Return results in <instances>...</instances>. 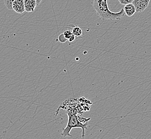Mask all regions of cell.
I'll return each instance as SVG.
<instances>
[{"mask_svg": "<svg viewBox=\"0 0 151 139\" xmlns=\"http://www.w3.org/2000/svg\"><path fill=\"white\" fill-rule=\"evenodd\" d=\"M72 32L73 34L77 37H80L83 34V30L78 26H75L72 29Z\"/></svg>", "mask_w": 151, "mask_h": 139, "instance_id": "7", "label": "cell"}, {"mask_svg": "<svg viewBox=\"0 0 151 139\" xmlns=\"http://www.w3.org/2000/svg\"><path fill=\"white\" fill-rule=\"evenodd\" d=\"M134 0H119V3L122 5H127L128 4L132 3Z\"/></svg>", "mask_w": 151, "mask_h": 139, "instance_id": "11", "label": "cell"}, {"mask_svg": "<svg viewBox=\"0 0 151 139\" xmlns=\"http://www.w3.org/2000/svg\"><path fill=\"white\" fill-rule=\"evenodd\" d=\"M68 120L67 123V126L65 128H63L62 130V132L61 135L63 138H66L67 136L72 137V135L70 134L71 130L73 128H80L82 130V137L85 136V131L87 130L88 123L86 122H81L79 119L78 116H76L75 113L70 112H68Z\"/></svg>", "mask_w": 151, "mask_h": 139, "instance_id": "2", "label": "cell"}, {"mask_svg": "<svg viewBox=\"0 0 151 139\" xmlns=\"http://www.w3.org/2000/svg\"><path fill=\"white\" fill-rule=\"evenodd\" d=\"M123 9L125 12V15L128 17L132 16L136 12V7L132 3L125 5Z\"/></svg>", "mask_w": 151, "mask_h": 139, "instance_id": "6", "label": "cell"}, {"mask_svg": "<svg viewBox=\"0 0 151 139\" xmlns=\"http://www.w3.org/2000/svg\"><path fill=\"white\" fill-rule=\"evenodd\" d=\"M35 1H36V2H37V6H39V5H40V4L41 2H42V0H35Z\"/></svg>", "mask_w": 151, "mask_h": 139, "instance_id": "14", "label": "cell"}, {"mask_svg": "<svg viewBox=\"0 0 151 139\" xmlns=\"http://www.w3.org/2000/svg\"><path fill=\"white\" fill-rule=\"evenodd\" d=\"M75 35H74L73 34V35L70 37V39H69L68 40L69 41V42H73V41L75 40Z\"/></svg>", "mask_w": 151, "mask_h": 139, "instance_id": "13", "label": "cell"}, {"mask_svg": "<svg viewBox=\"0 0 151 139\" xmlns=\"http://www.w3.org/2000/svg\"><path fill=\"white\" fill-rule=\"evenodd\" d=\"M115 139H135L134 138H132V136H119V138H116Z\"/></svg>", "mask_w": 151, "mask_h": 139, "instance_id": "12", "label": "cell"}, {"mask_svg": "<svg viewBox=\"0 0 151 139\" xmlns=\"http://www.w3.org/2000/svg\"><path fill=\"white\" fill-rule=\"evenodd\" d=\"M15 0H4V3L7 9L12 10V3Z\"/></svg>", "mask_w": 151, "mask_h": 139, "instance_id": "8", "label": "cell"}, {"mask_svg": "<svg viewBox=\"0 0 151 139\" xmlns=\"http://www.w3.org/2000/svg\"><path fill=\"white\" fill-rule=\"evenodd\" d=\"M91 4L102 20H119L125 15L124 9L115 12L109 8L108 0H92Z\"/></svg>", "mask_w": 151, "mask_h": 139, "instance_id": "1", "label": "cell"}, {"mask_svg": "<svg viewBox=\"0 0 151 139\" xmlns=\"http://www.w3.org/2000/svg\"><path fill=\"white\" fill-rule=\"evenodd\" d=\"M12 10L17 14H23L25 11L24 0H15L12 3Z\"/></svg>", "mask_w": 151, "mask_h": 139, "instance_id": "4", "label": "cell"}, {"mask_svg": "<svg viewBox=\"0 0 151 139\" xmlns=\"http://www.w3.org/2000/svg\"><path fill=\"white\" fill-rule=\"evenodd\" d=\"M25 11L32 12L35 11L37 3L35 0H24Z\"/></svg>", "mask_w": 151, "mask_h": 139, "instance_id": "5", "label": "cell"}, {"mask_svg": "<svg viewBox=\"0 0 151 139\" xmlns=\"http://www.w3.org/2000/svg\"><path fill=\"white\" fill-rule=\"evenodd\" d=\"M58 40L61 42V43H64L67 41L68 40L65 37L64 34H61L58 36Z\"/></svg>", "mask_w": 151, "mask_h": 139, "instance_id": "10", "label": "cell"}, {"mask_svg": "<svg viewBox=\"0 0 151 139\" xmlns=\"http://www.w3.org/2000/svg\"><path fill=\"white\" fill-rule=\"evenodd\" d=\"M63 34H64L65 37V38L67 39L68 40L70 39V37L73 35V32H72V31H71L70 30H66V31H65L64 33H63Z\"/></svg>", "mask_w": 151, "mask_h": 139, "instance_id": "9", "label": "cell"}, {"mask_svg": "<svg viewBox=\"0 0 151 139\" xmlns=\"http://www.w3.org/2000/svg\"><path fill=\"white\" fill-rule=\"evenodd\" d=\"M150 0H134L132 4L136 7V12L144 11L147 7Z\"/></svg>", "mask_w": 151, "mask_h": 139, "instance_id": "3", "label": "cell"}]
</instances>
